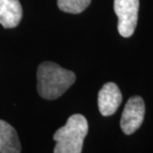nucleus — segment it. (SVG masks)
<instances>
[{"mask_svg":"<svg viewBox=\"0 0 153 153\" xmlns=\"http://www.w3.org/2000/svg\"><path fill=\"white\" fill-rule=\"evenodd\" d=\"M21 144L15 128L0 120V153H20Z\"/></svg>","mask_w":153,"mask_h":153,"instance_id":"0eeeda50","label":"nucleus"},{"mask_svg":"<svg viewBox=\"0 0 153 153\" xmlns=\"http://www.w3.org/2000/svg\"><path fill=\"white\" fill-rule=\"evenodd\" d=\"M145 104L139 96H133L126 104L120 118V128L126 134H131L140 128L144 120Z\"/></svg>","mask_w":153,"mask_h":153,"instance_id":"20e7f679","label":"nucleus"},{"mask_svg":"<svg viewBox=\"0 0 153 153\" xmlns=\"http://www.w3.org/2000/svg\"><path fill=\"white\" fill-rule=\"evenodd\" d=\"M88 132V122L80 114L69 117L62 128L53 134L56 141L53 153H81L83 142Z\"/></svg>","mask_w":153,"mask_h":153,"instance_id":"f03ea898","label":"nucleus"},{"mask_svg":"<svg viewBox=\"0 0 153 153\" xmlns=\"http://www.w3.org/2000/svg\"><path fill=\"white\" fill-rule=\"evenodd\" d=\"M123 101L120 88L114 82H108L102 87L98 94V107L104 117L114 115Z\"/></svg>","mask_w":153,"mask_h":153,"instance_id":"39448f33","label":"nucleus"},{"mask_svg":"<svg viewBox=\"0 0 153 153\" xmlns=\"http://www.w3.org/2000/svg\"><path fill=\"white\" fill-rule=\"evenodd\" d=\"M38 93L42 98L54 100L60 97L75 82L74 72L51 61L41 63L37 71Z\"/></svg>","mask_w":153,"mask_h":153,"instance_id":"f257e3e1","label":"nucleus"},{"mask_svg":"<svg viewBox=\"0 0 153 153\" xmlns=\"http://www.w3.org/2000/svg\"><path fill=\"white\" fill-rule=\"evenodd\" d=\"M22 16L23 9L19 0H0V24L5 29L17 27Z\"/></svg>","mask_w":153,"mask_h":153,"instance_id":"423d86ee","label":"nucleus"},{"mask_svg":"<svg viewBox=\"0 0 153 153\" xmlns=\"http://www.w3.org/2000/svg\"><path fill=\"white\" fill-rule=\"evenodd\" d=\"M91 0H57V6L61 11L79 14L90 5Z\"/></svg>","mask_w":153,"mask_h":153,"instance_id":"6e6552de","label":"nucleus"},{"mask_svg":"<svg viewBox=\"0 0 153 153\" xmlns=\"http://www.w3.org/2000/svg\"><path fill=\"white\" fill-rule=\"evenodd\" d=\"M139 0H115L114 10L118 16V31L123 38L131 37L137 25Z\"/></svg>","mask_w":153,"mask_h":153,"instance_id":"7ed1b4c3","label":"nucleus"}]
</instances>
